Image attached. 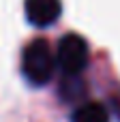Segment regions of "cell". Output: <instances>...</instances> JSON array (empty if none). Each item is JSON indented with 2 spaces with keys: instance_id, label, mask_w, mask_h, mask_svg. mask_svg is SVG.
<instances>
[{
  "instance_id": "obj_1",
  "label": "cell",
  "mask_w": 120,
  "mask_h": 122,
  "mask_svg": "<svg viewBox=\"0 0 120 122\" xmlns=\"http://www.w3.org/2000/svg\"><path fill=\"white\" fill-rule=\"evenodd\" d=\"M56 64V54L45 39H34L21 54V71L32 86H45L52 79Z\"/></svg>"
},
{
  "instance_id": "obj_2",
  "label": "cell",
  "mask_w": 120,
  "mask_h": 122,
  "mask_svg": "<svg viewBox=\"0 0 120 122\" xmlns=\"http://www.w3.org/2000/svg\"><path fill=\"white\" fill-rule=\"evenodd\" d=\"M56 62L67 75H79L88 64V43L79 34H67L56 49Z\"/></svg>"
},
{
  "instance_id": "obj_3",
  "label": "cell",
  "mask_w": 120,
  "mask_h": 122,
  "mask_svg": "<svg viewBox=\"0 0 120 122\" xmlns=\"http://www.w3.org/2000/svg\"><path fill=\"white\" fill-rule=\"evenodd\" d=\"M62 13L60 0H26V17L32 26H52Z\"/></svg>"
},
{
  "instance_id": "obj_4",
  "label": "cell",
  "mask_w": 120,
  "mask_h": 122,
  "mask_svg": "<svg viewBox=\"0 0 120 122\" xmlns=\"http://www.w3.org/2000/svg\"><path fill=\"white\" fill-rule=\"evenodd\" d=\"M71 122H110V114L107 109L101 105V103H84L79 105L73 116H71Z\"/></svg>"
}]
</instances>
